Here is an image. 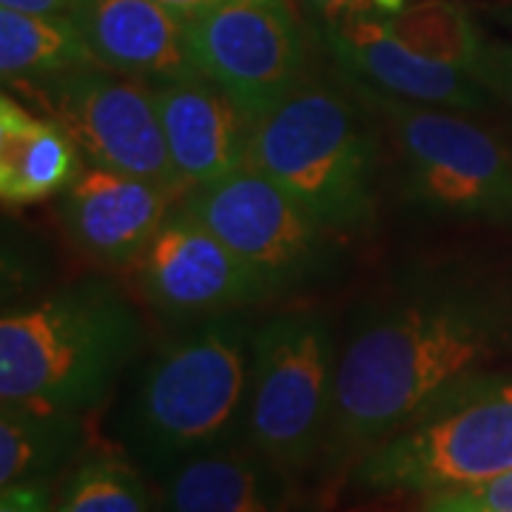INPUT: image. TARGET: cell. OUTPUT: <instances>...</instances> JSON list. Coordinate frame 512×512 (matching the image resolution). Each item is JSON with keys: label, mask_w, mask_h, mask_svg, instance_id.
<instances>
[{"label": "cell", "mask_w": 512, "mask_h": 512, "mask_svg": "<svg viewBox=\"0 0 512 512\" xmlns=\"http://www.w3.org/2000/svg\"><path fill=\"white\" fill-rule=\"evenodd\" d=\"M148 305L168 319H202L268 299L262 279L217 234L177 208L131 265Z\"/></svg>", "instance_id": "8fae6325"}, {"label": "cell", "mask_w": 512, "mask_h": 512, "mask_svg": "<svg viewBox=\"0 0 512 512\" xmlns=\"http://www.w3.org/2000/svg\"><path fill=\"white\" fill-rule=\"evenodd\" d=\"M373 114L350 74L342 86L305 77L254 120L248 165L336 234L359 231L376 211L379 134Z\"/></svg>", "instance_id": "277c9868"}, {"label": "cell", "mask_w": 512, "mask_h": 512, "mask_svg": "<svg viewBox=\"0 0 512 512\" xmlns=\"http://www.w3.org/2000/svg\"><path fill=\"white\" fill-rule=\"evenodd\" d=\"M0 512H57V507H52L49 478L18 481V484L3 487V493H0Z\"/></svg>", "instance_id": "603a6c76"}, {"label": "cell", "mask_w": 512, "mask_h": 512, "mask_svg": "<svg viewBox=\"0 0 512 512\" xmlns=\"http://www.w3.org/2000/svg\"><path fill=\"white\" fill-rule=\"evenodd\" d=\"M387 26L413 52L473 77L481 74L490 43L481 37L470 12L453 0H413L387 20Z\"/></svg>", "instance_id": "ffe728a7"}, {"label": "cell", "mask_w": 512, "mask_h": 512, "mask_svg": "<svg viewBox=\"0 0 512 512\" xmlns=\"http://www.w3.org/2000/svg\"><path fill=\"white\" fill-rule=\"evenodd\" d=\"M353 83L393 137L410 205L441 220L512 225V154L490 131L441 106Z\"/></svg>", "instance_id": "52a82bcc"}, {"label": "cell", "mask_w": 512, "mask_h": 512, "mask_svg": "<svg viewBox=\"0 0 512 512\" xmlns=\"http://www.w3.org/2000/svg\"><path fill=\"white\" fill-rule=\"evenodd\" d=\"M510 330L507 299L447 271L404 276L362 299L339 348L325 473L356 467L421 404L478 373Z\"/></svg>", "instance_id": "6da1fadb"}, {"label": "cell", "mask_w": 512, "mask_h": 512, "mask_svg": "<svg viewBox=\"0 0 512 512\" xmlns=\"http://www.w3.org/2000/svg\"><path fill=\"white\" fill-rule=\"evenodd\" d=\"M512 470V384L473 373L436 393L356 461L367 493L481 490Z\"/></svg>", "instance_id": "5b68a950"}, {"label": "cell", "mask_w": 512, "mask_h": 512, "mask_svg": "<svg viewBox=\"0 0 512 512\" xmlns=\"http://www.w3.org/2000/svg\"><path fill=\"white\" fill-rule=\"evenodd\" d=\"M69 18L111 72L165 83L194 69L185 23L160 0H72Z\"/></svg>", "instance_id": "9a60e30c"}, {"label": "cell", "mask_w": 512, "mask_h": 512, "mask_svg": "<svg viewBox=\"0 0 512 512\" xmlns=\"http://www.w3.org/2000/svg\"><path fill=\"white\" fill-rule=\"evenodd\" d=\"M319 35L342 72L370 89L441 109L476 111L490 103V89L478 77L413 52L382 18L322 23Z\"/></svg>", "instance_id": "7c38bea8"}, {"label": "cell", "mask_w": 512, "mask_h": 512, "mask_svg": "<svg viewBox=\"0 0 512 512\" xmlns=\"http://www.w3.org/2000/svg\"><path fill=\"white\" fill-rule=\"evenodd\" d=\"M191 66L251 120L308 77V40L291 0H220L185 23Z\"/></svg>", "instance_id": "9c48e42d"}, {"label": "cell", "mask_w": 512, "mask_h": 512, "mask_svg": "<svg viewBox=\"0 0 512 512\" xmlns=\"http://www.w3.org/2000/svg\"><path fill=\"white\" fill-rule=\"evenodd\" d=\"M57 512H151L143 476L120 458L80 461L57 495Z\"/></svg>", "instance_id": "44dd1931"}, {"label": "cell", "mask_w": 512, "mask_h": 512, "mask_svg": "<svg viewBox=\"0 0 512 512\" xmlns=\"http://www.w3.org/2000/svg\"><path fill=\"white\" fill-rule=\"evenodd\" d=\"M254 330L239 311L188 319L148 356L117 430L146 470L242 439Z\"/></svg>", "instance_id": "7a4b0ae2"}, {"label": "cell", "mask_w": 512, "mask_h": 512, "mask_svg": "<svg viewBox=\"0 0 512 512\" xmlns=\"http://www.w3.org/2000/svg\"><path fill=\"white\" fill-rule=\"evenodd\" d=\"M490 512H512V470L478 490Z\"/></svg>", "instance_id": "484cf974"}, {"label": "cell", "mask_w": 512, "mask_h": 512, "mask_svg": "<svg viewBox=\"0 0 512 512\" xmlns=\"http://www.w3.org/2000/svg\"><path fill=\"white\" fill-rule=\"evenodd\" d=\"M171 200L160 185L89 163L63 191L60 220L83 254L131 268L168 220Z\"/></svg>", "instance_id": "4fadbf2b"}, {"label": "cell", "mask_w": 512, "mask_h": 512, "mask_svg": "<svg viewBox=\"0 0 512 512\" xmlns=\"http://www.w3.org/2000/svg\"><path fill=\"white\" fill-rule=\"evenodd\" d=\"M160 481L163 512H282L288 476L239 439L183 458Z\"/></svg>", "instance_id": "2e32d148"}, {"label": "cell", "mask_w": 512, "mask_h": 512, "mask_svg": "<svg viewBox=\"0 0 512 512\" xmlns=\"http://www.w3.org/2000/svg\"><path fill=\"white\" fill-rule=\"evenodd\" d=\"M154 103L185 194L248 163L254 120L205 74L191 69L154 83Z\"/></svg>", "instance_id": "5bb4252c"}, {"label": "cell", "mask_w": 512, "mask_h": 512, "mask_svg": "<svg viewBox=\"0 0 512 512\" xmlns=\"http://www.w3.org/2000/svg\"><path fill=\"white\" fill-rule=\"evenodd\" d=\"M80 168V146L57 120H37L15 97H0V197L6 205L55 197Z\"/></svg>", "instance_id": "e0dca14e"}, {"label": "cell", "mask_w": 512, "mask_h": 512, "mask_svg": "<svg viewBox=\"0 0 512 512\" xmlns=\"http://www.w3.org/2000/svg\"><path fill=\"white\" fill-rule=\"evenodd\" d=\"M3 9H15L26 15H69L72 0H0Z\"/></svg>", "instance_id": "4316f807"}, {"label": "cell", "mask_w": 512, "mask_h": 512, "mask_svg": "<svg viewBox=\"0 0 512 512\" xmlns=\"http://www.w3.org/2000/svg\"><path fill=\"white\" fill-rule=\"evenodd\" d=\"M86 444V427L77 413H52L20 404H3L0 413V484L52 478Z\"/></svg>", "instance_id": "d6986e66"}, {"label": "cell", "mask_w": 512, "mask_h": 512, "mask_svg": "<svg viewBox=\"0 0 512 512\" xmlns=\"http://www.w3.org/2000/svg\"><path fill=\"white\" fill-rule=\"evenodd\" d=\"M97 66L69 15H26L0 9V72L6 83H49Z\"/></svg>", "instance_id": "ac0fdd59"}, {"label": "cell", "mask_w": 512, "mask_h": 512, "mask_svg": "<svg viewBox=\"0 0 512 512\" xmlns=\"http://www.w3.org/2000/svg\"><path fill=\"white\" fill-rule=\"evenodd\" d=\"M478 80L490 89V94H501L512 103V49L510 46H493L487 49L484 66Z\"/></svg>", "instance_id": "cb8c5ba5"}, {"label": "cell", "mask_w": 512, "mask_h": 512, "mask_svg": "<svg viewBox=\"0 0 512 512\" xmlns=\"http://www.w3.org/2000/svg\"><path fill=\"white\" fill-rule=\"evenodd\" d=\"M160 3H163L168 12H174L183 23H188V20H194L205 9H211L214 3H220V0H160Z\"/></svg>", "instance_id": "83f0119b"}, {"label": "cell", "mask_w": 512, "mask_h": 512, "mask_svg": "<svg viewBox=\"0 0 512 512\" xmlns=\"http://www.w3.org/2000/svg\"><path fill=\"white\" fill-rule=\"evenodd\" d=\"M421 512H490L478 490H456V493L433 495Z\"/></svg>", "instance_id": "d4e9b609"}, {"label": "cell", "mask_w": 512, "mask_h": 512, "mask_svg": "<svg viewBox=\"0 0 512 512\" xmlns=\"http://www.w3.org/2000/svg\"><path fill=\"white\" fill-rule=\"evenodd\" d=\"M40 89L89 163L148 180L171 197L185 194L168 154L154 83L97 63L40 83Z\"/></svg>", "instance_id": "30bf717a"}, {"label": "cell", "mask_w": 512, "mask_h": 512, "mask_svg": "<svg viewBox=\"0 0 512 512\" xmlns=\"http://www.w3.org/2000/svg\"><path fill=\"white\" fill-rule=\"evenodd\" d=\"M410 3L413 0H299V6L319 20V26L350 18L390 20Z\"/></svg>", "instance_id": "7402d4cb"}, {"label": "cell", "mask_w": 512, "mask_h": 512, "mask_svg": "<svg viewBox=\"0 0 512 512\" xmlns=\"http://www.w3.org/2000/svg\"><path fill=\"white\" fill-rule=\"evenodd\" d=\"M336 365V333L322 313H279L254 330L242 439L288 478L322 461Z\"/></svg>", "instance_id": "8992f818"}, {"label": "cell", "mask_w": 512, "mask_h": 512, "mask_svg": "<svg viewBox=\"0 0 512 512\" xmlns=\"http://www.w3.org/2000/svg\"><path fill=\"white\" fill-rule=\"evenodd\" d=\"M143 348V322L109 282H80L0 322V399L52 413L100 404Z\"/></svg>", "instance_id": "3957f363"}, {"label": "cell", "mask_w": 512, "mask_h": 512, "mask_svg": "<svg viewBox=\"0 0 512 512\" xmlns=\"http://www.w3.org/2000/svg\"><path fill=\"white\" fill-rule=\"evenodd\" d=\"M180 208L248 262L271 296L308 291L342 268L336 231L254 165L245 163L222 180L191 188Z\"/></svg>", "instance_id": "ba28073f"}]
</instances>
